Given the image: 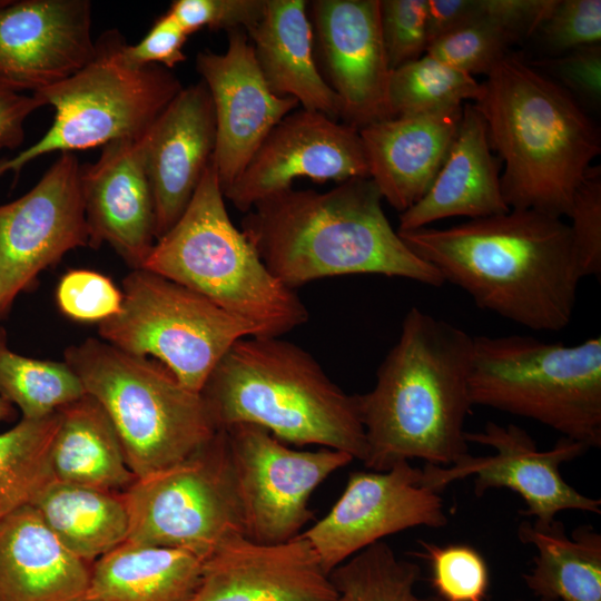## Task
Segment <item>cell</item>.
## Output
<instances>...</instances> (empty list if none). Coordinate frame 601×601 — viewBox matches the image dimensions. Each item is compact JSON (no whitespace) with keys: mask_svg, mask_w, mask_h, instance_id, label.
Listing matches in <instances>:
<instances>
[{"mask_svg":"<svg viewBox=\"0 0 601 601\" xmlns=\"http://www.w3.org/2000/svg\"><path fill=\"white\" fill-rule=\"evenodd\" d=\"M397 233L481 309L533 331L558 332L571 322L583 276L562 218L510 209L447 228Z\"/></svg>","mask_w":601,"mask_h":601,"instance_id":"cell-1","label":"cell"},{"mask_svg":"<svg viewBox=\"0 0 601 601\" xmlns=\"http://www.w3.org/2000/svg\"><path fill=\"white\" fill-rule=\"evenodd\" d=\"M472 354L464 329L417 307L406 313L374 387L358 394L366 469L387 471L412 459L451 466L469 454Z\"/></svg>","mask_w":601,"mask_h":601,"instance_id":"cell-2","label":"cell"},{"mask_svg":"<svg viewBox=\"0 0 601 601\" xmlns=\"http://www.w3.org/2000/svg\"><path fill=\"white\" fill-rule=\"evenodd\" d=\"M371 178L326 191L288 188L246 213L242 231L269 272L294 289L315 279L357 274L444 284L390 224Z\"/></svg>","mask_w":601,"mask_h":601,"instance_id":"cell-3","label":"cell"},{"mask_svg":"<svg viewBox=\"0 0 601 601\" xmlns=\"http://www.w3.org/2000/svg\"><path fill=\"white\" fill-rule=\"evenodd\" d=\"M473 104L503 164L500 183L509 208L568 217L577 188L601 152L600 131L575 97L508 53L481 82Z\"/></svg>","mask_w":601,"mask_h":601,"instance_id":"cell-4","label":"cell"},{"mask_svg":"<svg viewBox=\"0 0 601 601\" xmlns=\"http://www.w3.org/2000/svg\"><path fill=\"white\" fill-rule=\"evenodd\" d=\"M200 394L217 430L254 424L282 442L322 445L365 460L358 394L342 390L292 342L270 336L238 339Z\"/></svg>","mask_w":601,"mask_h":601,"instance_id":"cell-5","label":"cell"},{"mask_svg":"<svg viewBox=\"0 0 601 601\" xmlns=\"http://www.w3.org/2000/svg\"><path fill=\"white\" fill-rule=\"evenodd\" d=\"M213 160L176 224L156 240L142 269L169 278L279 337L309 314L294 289L276 278L231 221Z\"/></svg>","mask_w":601,"mask_h":601,"instance_id":"cell-6","label":"cell"},{"mask_svg":"<svg viewBox=\"0 0 601 601\" xmlns=\"http://www.w3.org/2000/svg\"><path fill=\"white\" fill-rule=\"evenodd\" d=\"M63 356L110 417L136 479L184 461L217 431L201 394L154 358L97 338L69 346Z\"/></svg>","mask_w":601,"mask_h":601,"instance_id":"cell-7","label":"cell"},{"mask_svg":"<svg viewBox=\"0 0 601 601\" xmlns=\"http://www.w3.org/2000/svg\"><path fill=\"white\" fill-rule=\"evenodd\" d=\"M469 392L472 405L600 447L601 337L566 346L528 335L473 336Z\"/></svg>","mask_w":601,"mask_h":601,"instance_id":"cell-8","label":"cell"},{"mask_svg":"<svg viewBox=\"0 0 601 601\" xmlns=\"http://www.w3.org/2000/svg\"><path fill=\"white\" fill-rule=\"evenodd\" d=\"M127 42L117 30L96 40L91 59L70 77L33 95L55 109L53 122L33 145L0 159V177L18 176L46 154L73 152L144 136L183 89L171 70L127 59Z\"/></svg>","mask_w":601,"mask_h":601,"instance_id":"cell-9","label":"cell"},{"mask_svg":"<svg viewBox=\"0 0 601 601\" xmlns=\"http://www.w3.org/2000/svg\"><path fill=\"white\" fill-rule=\"evenodd\" d=\"M120 312L99 323L100 337L160 362L197 393L238 339L258 335L253 325L203 295L147 269L124 278Z\"/></svg>","mask_w":601,"mask_h":601,"instance_id":"cell-10","label":"cell"},{"mask_svg":"<svg viewBox=\"0 0 601 601\" xmlns=\"http://www.w3.org/2000/svg\"><path fill=\"white\" fill-rule=\"evenodd\" d=\"M121 497L129 520L126 542L179 549L204 560L226 536L243 533L224 428L184 461L137 479Z\"/></svg>","mask_w":601,"mask_h":601,"instance_id":"cell-11","label":"cell"},{"mask_svg":"<svg viewBox=\"0 0 601 601\" xmlns=\"http://www.w3.org/2000/svg\"><path fill=\"white\" fill-rule=\"evenodd\" d=\"M224 430L243 533L258 543H282L299 535L314 518L309 508L313 492L354 460L327 447L294 450L254 424L238 423Z\"/></svg>","mask_w":601,"mask_h":601,"instance_id":"cell-12","label":"cell"},{"mask_svg":"<svg viewBox=\"0 0 601 601\" xmlns=\"http://www.w3.org/2000/svg\"><path fill=\"white\" fill-rule=\"evenodd\" d=\"M467 443L490 446L486 456L465 455L451 466L425 464L422 484L440 492L450 483L474 476V492L482 496L493 489L518 493L526 509L523 515L549 524L564 510L601 513V500L587 496L571 486L561 475V464L572 461L590 447L584 443L561 437L554 446L540 451L534 440L521 427L487 422L480 432H465Z\"/></svg>","mask_w":601,"mask_h":601,"instance_id":"cell-13","label":"cell"},{"mask_svg":"<svg viewBox=\"0 0 601 601\" xmlns=\"http://www.w3.org/2000/svg\"><path fill=\"white\" fill-rule=\"evenodd\" d=\"M80 166L61 152L29 191L0 205V318L42 270L89 246Z\"/></svg>","mask_w":601,"mask_h":601,"instance_id":"cell-14","label":"cell"},{"mask_svg":"<svg viewBox=\"0 0 601 601\" xmlns=\"http://www.w3.org/2000/svg\"><path fill=\"white\" fill-rule=\"evenodd\" d=\"M422 469L401 462L387 471H355L329 512L303 531L327 573L367 548L415 526L447 524L443 501L421 482Z\"/></svg>","mask_w":601,"mask_h":601,"instance_id":"cell-15","label":"cell"},{"mask_svg":"<svg viewBox=\"0 0 601 601\" xmlns=\"http://www.w3.org/2000/svg\"><path fill=\"white\" fill-rule=\"evenodd\" d=\"M297 178L338 184L370 178L359 131L322 112L295 109L269 131L224 196L247 213Z\"/></svg>","mask_w":601,"mask_h":601,"instance_id":"cell-16","label":"cell"},{"mask_svg":"<svg viewBox=\"0 0 601 601\" xmlns=\"http://www.w3.org/2000/svg\"><path fill=\"white\" fill-rule=\"evenodd\" d=\"M318 69L341 101L342 122L357 130L390 119V68L380 0L308 2Z\"/></svg>","mask_w":601,"mask_h":601,"instance_id":"cell-17","label":"cell"},{"mask_svg":"<svg viewBox=\"0 0 601 601\" xmlns=\"http://www.w3.org/2000/svg\"><path fill=\"white\" fill-rule=\"evenodd\" d=\"M196 69L213 100L216 146L211 160L225 193L269 131L299 105L270 91L245 30L228 32L223 53L199 52Z\"/></svg>","mask_w":601,"mask_h":601,"instance_id":"cell-18","label":"cell"},{"mask_svg":"<svg viewBox=\"0 0 601 601\" xmlns=\"http://www.w3.org/2000/svg\"><path fill=\"white\" fill-rule=\"evenodd\" d=\"M88 0H0V87L35 93L93 56Z\"/></svg>","mask_w":601,"mask_h":601,"instance_id":"cell-19","label":"cell"},{"mask_svg":"<svg viewBox=\"0 0 601 601\" xmlns=\"http://www.w3.org/2000/svg\"><path fill=\"white\" fill-rule=\"evenodd\" d=\"M338 598L329 573L303 536L266 544L235 532L203 560L191 601H337Z\"/></svg>","mask_w":601,"mask_h":601,"instance_id":"cell-20","label":"cell"},{"mask_svg":"<svg viewBox=\"0 0 601 601\" xmlns=\"http://www.w3.org/2000/svg\"><path fill=\"white\" fill-rule=\"evenodd\" d=\"M142 137L111 141L80 166L89 246L107 243L134 269L144 267L156 239Z\"/></svg>","mask_w":601,"mask_h":601,"instance_id":"cell-21","label":"cell"},{"mask_svg":"<svg viewBox=\"0 0 601 601\" xmlns=\"http://www.w3.org/2000/svg\"><path fill=\"white\" fill-rule=\"evenodd\" d=\"M156 240L190 203L216 146L213 100L203 80L183 87L142 137Z\"/></svg>","mask_w":601,"mask_h":601,"instance_id":"cell-22","label":"cell"},{"mask_svg":"<svg viewBox=\"0 0 601 601\" xmlns=\"http://www.w3.org/2000/svg\"><path fill=\"white\" fill-rule=\"evenodd\" d=\"M463 106L400 116L359 129L370 178L382 197L403 213L435 179L455 138Z\"/></svg>","mask_w":601,"mask_h":601,"instance_id":"cell-23","label":"cell"},{"mask_svg":"<svg viewBox=\"0 0 601 601\" xmlns=\"http://www.w3.org/2000/svg\"><path fill=\"white\" fill-rule=\"evenodd\" d=\"M491 149L486 124L474 104L465 102L447 155L426 194L401 213L397 230H413L455 216L470 219L510 210L500 183L501 160Z\"/></svg>","mask_w":601,"mask_h":601,"instance_id":"cell-24","label":"cell"},{"mask_svg":"<svg viewBox=\"0 0 601 601\" xmlns=\"http://www.w3.org/2000/svg\"><path fill=\"white\" fill-rule=\"evenodd\" d=\"M89 574L32 505L0 519V601H80Z\"/></svg>","mask_w":601,"mask_h":601,"instance_id":"cell-25","label":"cell"},{"mask_svg":"<svg viewBox=\"0 0 601 601\" xmlns=\"http://www.w3.org/2000/svg\"><path fill=\"white\" fill-rule=\"evenodd\" d=\"M246 33L274 95L294 98L303 109L341 119V101L316 62L307 1L266 0L262 19Z\"/></svg>","mask_w":601,"mask_h":601,"instance_id":"cell-26","label":"cell"},{"mask_svg":"<svg viewBox=\"0 0 601 601\" xmlns=\"http://www.w3.org/2000/svg\"><path fill=\"white\" fill-rule=\"evenodd\" d=\"M58 413L50 446L55 480L114 492L137 480L110 417L95 397L86 393Z\"/></svg>","mask_w":601,"mask_h":601,"instance_id":"cell-27","label":"cell"},{"mask_svg":"<svg viewBox=\"0 0 601 601\" xmlns=\"http://www.w3.org/2000/svg\"><path fill=\"white\" fill-rule=\"evenodd\" d=\"M201 562L184 550L125 542L90 565L80 601H191Z\"/></svg>","mask_w":601,"mask_h":601,"instance_id":"cell-28","label":"cell"},{"mask_svg":"<svg viewBox=\"0 0 601 601\" xmlns=\"http://www.w3.org/2000/svg\"><path fill=\"white\" fill-rule=\"evenodd\" d=\"M518 536L538 550L534 565L523 575L543 601H601V534L590 525L568 536L560 521H523Z\"/></svg>","mask_w":601,"mask_h":601,"instance_id":"cell-29","label":"cell"},{"mask_svg":"<svg viewBox=\"0 0 601 601\" xmlns=\"http://www.w3.org/2000/svg\"><path fill=\"white\" fill-rule=\"evenodd\" d=\"M31 505L60 543L90 565L127 541L121 492L52 480Z\"/></svg>","mask_w":601,"mask_h":601,"instance_id":"cell-30","label":"cell"},{"mask_svg":"<svg viewBox=\"0 0 601 601\" xmlns=\"http://www.w3.org/2000/svg\"><path fill=\"white\" fill-rule=\"evenodd\" d=\"M58 423L57 411L38 420L21 418L0 433V519L31 505L55 480L50 446Z\"/></svg>","mask_w":601,"mask_h":601,"instance_id":"cell-31","label":"cell"},{"mask_svg":"<svg viewBox=\"0 0 601 601\" xmlns=\"http://www.w3.org/2000/svg\"><path fill=\"white\" fill-rule=\"evenodd\" d=\"M85 394L81 381L65 361L17 354L0 326V395L21 411L22 418L46 417Z\"/></svg>","mask_w":601,"mask_h":601,"instance_id":"cell-32","label":"cell"},{"mask_svg":"<svg viewBox=\"0 0 601 601\" xmlns=\"http://www.w3.org/2000/svg\"><path fill=\"white\" fill-rule=\"evenodd\" d=\"M329 578L344 601H443L420 597L417 563L397 558L385 542H375L331 571Z\"/></svg>","mask_w":601,"mask_h":601,"instance_id":"cell-33","label":"cell"},{"mask_svg":"<svg viewBox=\"0 0 601 601\" xmlns=\"http://www.w3.org/2000/svg\"><path fill=\"white\" fill-rule=\"evenodd\" d=\"M481 83L433 56H424L392 70L388 85L391 118L437 111L476 100Z\"/></svg>","mask_w":601,"mask_h":601,"instance_id":"cell-34","label":"cell"},{"mask_svg":"<svg viewBox=\"0 0 601 601\" xmlns=\"http://www.w3.org/2000/svg\"><path fill=\"white\" fill-rule=\"evenodd\" d=\"M516 40L499 22L482 16L432 42L426 53L474 77L487 75Z\"/></svg>","mask_w":601,"mask_h":601,"instance_id":"cell-35","label":"cell"},{"mask_svg":"<svg viewBox=\"0 0 601 601\" xmlns=\"http://www.w3.org/2000/svg\"><path fill=\"white\" fill-rule=\"evenodd\" d=\"M423 558L431 566V581L443 601H485L490 575L479 551L465 544L440 546L418 541Z\"/></svg>","mask_w":601,"mask_h":601,"instance_id":"cell-36","label":"cell"},{"mask_svg":"<svg viewBox=\"0 0 601 601\" xmlns=\"http://www.w3.org/2000/svg\"><path fill=\"white\" fill-rule=\"evenodd\" d=\"M56 300L61 313L69 318L101 323L120 312L124 295L104 274L71 269L59 280Z\"/></svg>","mask_w":601,"mask_h":601,"instance_id":"cell-37","label":"cell"},{"mask_svg":"<svg viewBox=\"0 0 601 601\" xmlns=\"http://www.w3.org/2000/svg\"><path fill=\"white\" fill-rule=\"evenodd\" d=\"M380 23L392 70L426 51V0H380Z\"/></svg>","mask_w":601,"mask_h":601,"instance_id":"cell-38","label":"cell"},{"mask_svg":"<svg viewBox=\"0 0 601 601\" xmlns=\"http://www.w3.org/2000/svg\"><path fill=\"white\" fill-rule=\"evenodd\" d=\"M582 276H601V167L591 166L577 188L569 216Z\"/></svg>","mask_w":601,"mask_h":601,"instance_id":"cell-39","label":"cell"},{"mask_svg":"<svg viewBox=\"0 0 601 601\" xmlns=\"http://www.w3.org/2000/svg\"><path fill=\"white\" fill-rule=\"evenodd\" d=\"M266 0H175L168 11L189 36L211 31L249 30L262 19Z\"/></svg>","mask_w":601,"mask_h":601,"instance_id":"cell-40","label":"cell"},{"mask_svg":"<svg viewBox=\"0 0 601 601\" xmlns=\"http://www.w3.org/2000/svg\"><path fill=\"white\" fill-rule=\"evenodd\" d=\"M540 30L546 43L558 50L600 45L601 1L558 0Z\"/></svg>","mask_w":601,"mask_h":601,"instance_id":"cell-41","label":"cell"},{"mask_svg":"<svg viewBox=\"0 0 601 601\" xmlns=\"http://www.w3.org/2000/svg\"><path fill=\"white\" fill-rule=\"evenodd\" d=\"M544 68L554 81L571 95L592 104L601 98V47L600 45L581 47L568 55L532 62Z\"/></svg>","mask_w":601,"mask_h":601,"instance_id":"cell-42","label":"cell"},{"mask_svg":"<svg viewBox=\"0 0 601 601\" xmlns=\"http://www.w3.org/2000/svg\"><path fill=\"white\" fill-rule=\"evenodd\" d=\"M188 35L175 17L166 11L136 45H126L124 52L136 65H158L173 69L186 60L184 46Z\"/></svg>","mask_w":601,"mask_h":601,"instance_id":"cell-43","label":"cell"},{"mask_svg":"<svg viewBox=\"0 0 601 601\" xmlns=\"http://www.w3.org/2000/svg\"><path fill=\"white\" fill-rule=\"evenodd\" d=\"M558 0H482V16L491 18L518 40L540 29Z\"/></svg>","mask_w":601,"mask_h":601,"instance_id":"cell-44","label":"cell"},{"mask_svg":"<svg viewBox=\"0 0 601 601\" xmlns=\"http://www.w3.org/2000/svg\"><path fill=\"white\" fill-rule=\"evenodd\" d=\"M482 17V0H426L427 47Z\"/></svg>","mask_w":601,"mask_h":601,"instance_id":"cell-45","label":"cell"},{"mask_svg":"<svg viewBox=\"0 0 601 601\" xmlns=\"http://www.w3.org/2000/svg\"><path fill=\"white\" fill-rule=\"evenodd\" d=\"M40 102L33 95L0 87V150L14 149L24 140V122Z\"/></svg>","mask_w":601,"mask_h":601,"instance_id":"cell-46","label":"cell"},{"mask_svg":"<svg viewBox=\"0 0 601 601\" xmlns=\"http://www.w3.org/2000/svg\"><path fill=\"white\" fill-rule=\"evenodd\" d=\"M14 406L0 395V422L11 421L16 416Z\"/></svg>","mask_w":601,"mask_h":601,"instance_id":"cell-47","label":"cell"},{"mask_svg":"<svg viewBox=\"0 0 601 601\" xmlns=\"http://www.w3.org/2000/svg\"><path fill=\"white\" fill-rule=\"evenodd\" d=\"M337 601H344V600H343V598L339 597Z\"/></svg>","mask_w":601,"mask_h":601,"instance_id":"cell-48","label":"cell"}]
</instances>
